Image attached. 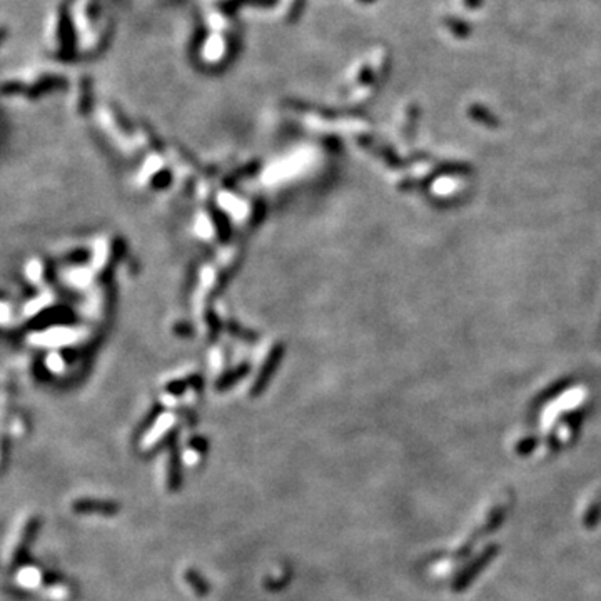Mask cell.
Segmentation results:
<instances>
[{"label":"cell","mask_w":601,"mask_h":601,"mask_svg":"<svg viewBox=\"0 0 601 601\" xmlns=\"http://www.w3.org/2000/svg\"><path fill=\"white\" fill-rule=\"evenodd\" d=\"M444 25H446V29L458 39L470 37L471 32H473V25H471L470 22L463 21V19H458V17H448L446 21H444Z\"/></svg>","instance_id":"obj_1"},{"label":"cell","mask_w":601,"mask_h":601,"mask_svg":"<svg viewBox=\"0 0 601 601\" xmlns=\"http://www.w3.org/2000/svg\"><path fill=\"white\" fill-rule=\"evenodd\" d=\"M491 555H493V548H491V549H488V553H486V555H485V556H481V558H479V560H478V563H476V565H473V567H470V568H468V569H466V571H464V573H463V575H461V578H459V580H458V583H456V587H458V588H456V590H461V588H463V587H466V584H468V583H470V581H471V580H473V578H474V576H476V575H474V573H476V571H478V569H479V568H483V567H485V565L488 563V561H486V560H490V556H491Z\"/></svg>","instance_id":"obj_2"},{"label":"cell","mask_w":601,"mask_h":601,"mask_svg":"<svg viewBox=\"0 0 601 601\" xmlns=\"http://www.w3.org/2000/svg\"><path fill=\"white\" fill-rule=\"evenodd\" d=\"M464 6L470 7V9H478L483 6V0H464Z\"/></svg>","instance_id":"obj_3"}]
</instances>
